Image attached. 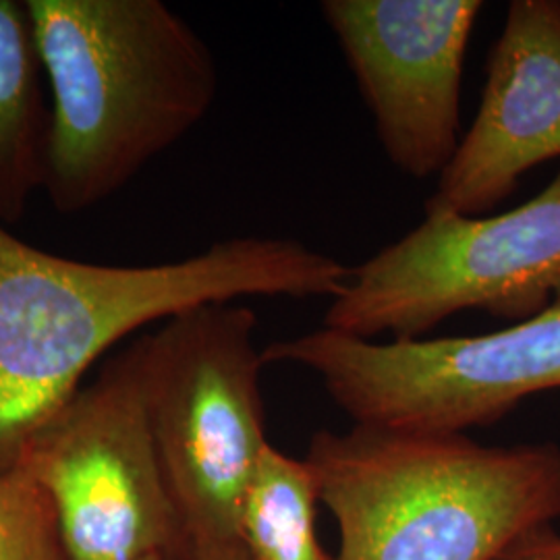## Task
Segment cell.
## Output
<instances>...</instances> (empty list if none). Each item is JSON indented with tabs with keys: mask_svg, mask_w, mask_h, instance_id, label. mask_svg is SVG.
<instances>
[{
	"mask_svg": "<svg viewBox=\"0 0 560 560\" xmlns=\"http://www.w3.org/2000/svg\"><path fill=\"white\" fill-rule=\"evenodd\" d=\"M349 272L284 237L217 241L196 256L150 266L71 260L0 222V474L20 467L90 368L143 326L243 298L335 300Z\"/></svg>",
	"mask_w": 560,
	"mask_h": 560,
	"instance_id": "1",
	"label": "cell"
},
{
	"mask_svg": "<svg viewBox=\"0 0 560 560\" xmlns=\"http://www.w3.org/2000/svg\"><path fill=\"white\" fill-rule=\"evenodd\" d=\"M48 90L44 194L80 214L191 133L219 96L198 32L162 0H25Z\"/></svg>",
	"mask_w": 560,
	"mask_h": 560,
	"instance_id": "2",
	"label": "cell"
},
{
	"mask_svg": "<svg viewBox=\"0 0 560 560\" xmlns=\"http://www.w3.org/2000/svg\"><path fill=\"white\" fill-rule=\"evenodd\" d=\"M305 460L339 523L337 560H499L560 517V446L322 430Z\"/></svg>",
	"mask_w": 560,
	"mask_h": 560,
	"instance_id": "3",
	"label": "cell"
},
{
	"mask_svg": "<svg viewBox=\"0 0 560 560\" xmlns=\"http://www.w3.org/2000/svg\"><path fill=\"white\" fill-rule=\"evenodd\" d=\"M258 314L203 303L136 340L141 397L189 555L240 540V521L266 439Z\"/></svg>",
	"mask_w": 560,
	"mask_h": 560,
	"instance_id": "4",
	"label": "cell"
},
{
	"mask_svg": "<svg viewBox=\"0 0 560 560\" xmlns=\"http://www.w3.org/2000/svg\"><path fill=\"white\" fill-rule=\"evenodd\" d=\"M560 301V171L502 214L423 212V221L351 268L322 328L365 340L423 339L460 312L527 320Z\"/></svg>",
	"mask_w": 560,
	"mask_h": 560,
	"instance_id": "5",
	"label": "cell"
},
{
	"mask_svg": "<svg viewBox=\"0 0 560 560\" xmlns=\"http://www.w3.org/2000/svg\"><path fill=\"white\" fill-rule=\"evenodd\" d=\"M264 361L312 372L355 425L467 434L559 390L560 301L474 337L365 340L318 328L266 345Z\"/></svg>",
	"mask_w": 560,
	"mask_h": 560,
	"instance_id": "6",
	"label": "cell"
},
{
	"mask_svg": "<svg viewBox=\"0 0 560 560\" xmlns=\"http://www.w3.org/2000/svg\"><path fill=\"white\" fill-rule=\"evenodd\" d=\"M18 469L52 504L67 560H189L145 418L136 342L42 428Z\"/></svg>",
	"mask_w": 560,
	"mask_h": 560,
	"instance_id": "7",
	"label": "cell"
},
{
	"mask_svg": "<svg viewBox=\"0 0 560 560\" xmlns=\"http://www.w3.org/2000/svg\"><path fill=\"white\" fill-rule=\"evenodd\" d=\"M480 0H324L388 162L439 179L460 143V85Z\"/></svg>",
	"mask_w": 560,
	"mask_h": 560,
	"instance_id": "8",
	"label": "cell"
},
{
	"mask_svg": "<svg viewBox=\"0 0 560 560\" xmlns=\"http://www.w3.org/2000/svg\"><path fill=\"white\" fill-rule=\"evenodd\" d=\"M560 159V0H513L480 106L423 212L486 217L520 180Z\"/></svg>",
	"mask_w": 560,
	"mask_h": 560,
	"instance_id": "9",
	"label": "cell"
},
{
	"mask_svg": "<svg viewBox=\"0 0 560 560\" xmlns=\"http://www.w3.org/2000/svg\"><path fill=\"white\" fill-rule=\"evenodd\" d=\"M25 2L0 0V222L13 224L44 189L48 94Z\"/></svg>",
	"mask_w": 560,
	"mask_h": 560,
	"instance_id": "10",
	"label": "cell"
},
{
	"mask_svg": "<svg viewBox=\"0 0 560 560\" xmlns=\"http://www.w3.org/2000/svg\"><path fill=\"white\" fill-rule=\"evenodd\" d=\"M318 504L310 463L268 444L241 511L240 541L249 560H337L318 540Z\"/></svg>",
	"mask_w": 560,
	"mask_h": 560,
	"instance_id": "11",
	"label": "cell"
},
{
	"mask_svg": "<svg viewBox=\"0 0 560 560\" xmlns=\"http://www.w3.org/2000/svg\"><path fill=\"white\" fill-rule=\"evenodd\" d=\"M0 560H67L52 504L21 469L0 474Z\"/></svg>",
	"mask_w": 560,
	"mask_h": 560,
	"instance_id": "12",
	"label": "cell"
},
{
	"mask_svg": "<svg viewBox=\"0 0 560 560\" xmlns=\"http://www.w3.org/2000/svg\"><path fill=\"white\" fill-rule=\"evenodd\" d=\"M499 560H560V536L546 529L521 541Z\"/></svg>",
	"mask_w": 560,
	"mask_h": 560,
	"instance_id": "13",
	"label": "cell"
},
{
	"mask_svg": "<svg viewBox=\"0 0 560 560\" xmlns=\"http://www.w3.org/2000/svg\"><path fill=\"white\" fill-rule=\"evenodd\" d=\"M189 560H249V557L240 540H229L194 546Z\"/></svg>",
	"mask_w": 560,
	"mask_h": 560,
	"instance_id": "14",
	"label": "cell"
},
{
	"mask_svg": "<svg viewBox=\"0 0 560 560\" xmlns=\"http://www.w3.org/2000/svg\"><path fill=\"white\" fill-rule=\"evenodd\" d=\"M141 560H171V559H166V557H162V555H154V557H145V559H141Z\"/></svg>",
	"mask_w": 560,
	"mask_h": 560,
	"instance_id": "15",
	"label": "cell"
}]
</instances>
